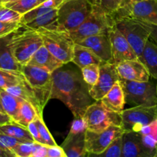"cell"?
I'll use <instances>...</instances> for the list:
<instances>
[{"label": "cell", "instance_id": "6da1fadb", "mask_svg": "<svg viewBox=\"0 0 157 157\" xmlns=\"http://www.w3.org/2000/svg\"><path fill=\"white\" fill-rule=\"evenodd\" d=\"M51 99L62 101L70 109L74 118L82 117L94 100L82 74L74 69L62 67L52 73Z\"/></svg>", "mask_w": 157, "mask_h": 157}, {"label": "cell", "instance_id": "7a4b0ae2", "mask_svg": "<svg viewBox=\"0 0 157 157\" xmlns=\"http://www.w3.org/2000/svg\"><path fill=\"white\" fill-rule=\"evenodd\" d=\"M95 2L93 0H65L58 8V29L71 32L76 29L90 16Z\"/></svg>", "mask_w": 157, "mask_h": 157}, {"label": "cell", "instance_id": "3957f363", "mask_svg": "<svg viewBox=\"0 0 157 157\" xmlns=\"http://www.w3.org/2000/svg\"><path fill=\"white\" fill-rule=\"evenodd\" d=\"M36 31L41 36L43 46L63 64L72 62L75 42L69 32L40 29Z\"/></svg>", "mask_w": 157, "mask_h": 157}, {"label": "cell", "instance_id": "277c9868", "mask_svg": "<svg viewBox=\"0 0 157 157\" xmlns=\"http://www.w3.org/2000/svg\"><path fill=\"white\" fill-rule=\"evenodd\" d=\"M10 46L17 63L25 66L36 51L43 46V42L37 31L26 28L24 31L18 29L13 33Z\"/></svg>", "mask_w": 157, "mask_h": 157}, {"label": "cell", "instance_id": "5b68a950", "mask_svg": "<svg viewBox=\"0 0 157 157\" xmlns=\"http://www.w3.org/2000/svg\"><path fill=\"white\" fill-rule=\"evenodd\" d=\"M114 25L113 16L105 13L98 4L95 3L93 11L86 20L69 34L75 43H77L89 36L108 34L109 30Z\"/></svg>", "mask_w": 157, "mask_h": 157}, {"label": "cell", "instance_id": "8992f818", "mask_svg": "<svg viewBox=\"0 0 157 157\" xmlns=\"http://www.w3.org/2000/svg\"><path fill=\"white\" fill-rule=\"evenodd\" d=\"M114 21L116 28L126 38L140 59L145 45L150 36L148 25L146 22L132 18H120Z\"/></svg>", "mask_w": 157, "mask_h": 157}, {"label": "cell", "instance_id": "52a82bcc", "mask_svg": "<svg viewBox=\"0 0 157 157\" xmlns=\"http://www.w3.org/2000/svg\"><path fill=\"white\" fill-rule=\"evenodd\" d=\"M126 103L134 106L157 105V83L152 81L134 82L120 79Z\"/></svg>", "mask_w": 157, "mask_h": 157}, {"label": "cell", "instance_id": "ba28073f", "mask_svg": "<svg viewBox=\"0 0 157 157\" xmlns=\"http://www.w3.org/2000/svg\"><path fill=\"white\" fill-rule=\"evenodd\" d=\"M21 72L28 85L34 92L40 107L43 109L50 99L52 74L41 68L29 65L22 66Z\"/></svg>", "mask_w": 157, "mask_h": 157}, {"label": "cell", "instance_id": "9c48e42d", "mask_svg": "<svg viewBox=\"0 0 157 157\" xmlns=\"http://www.w3.org/2000/svg\"><path fill=\"white\" fill-rule=\"evenodd\" d=\"M120 113L109 111L100 101H96L86 109L82 118L88 130L101 132L111 126H121Z\"/></svg>", "mask_w": 157, "mask_h": 157}, {"label": "cell", "instance_id": "30bf717a", "mask_svg": "<svg viewBox=\"0 0 157 157\" xmlns=\"http://www.w3.org/2000/svg\"><path fill=\"white\" fill-rule=\"evenodd\" d=\"M120 116L124 132H140L142 128L157 119V105L134 106L123 110Z\"/></svg>", "mask_w": 157, "mask_h": 157}, {"label": "cell", "instance_id": "8fae6325", "mask_svg": "<svg viewBox=\"0 0 157 157\" xmlns=\"http://www.w3.org/2000/svg\"><path fill=\"white\" fill-rule=\"evenodd\" d=\"M112 16L114 20L132 18L157 25V0H143L126 4Z\"/></svg>", "mask_w": 157, "mask_h": 157}, {"label": "cell", "instance_id": "7c38bea8", "mask_svg": "<svg viewBox=\"0 0 157 157\" xmlns=\"http://www.w3.org/2000/svg\"><path fill=\"white\" fill-rule=\"evenodd\" d=\"M124 132L121 126H111L101 132L86 129L85 132V146L89 153L99 154L107 149L118 137Z\"/></svg>", "mask_w": 157, "mask_h": 157}, {"label": "cell", "instance_id": "4fadbf2b", "mask_svg": "<svg viewBox=\"0 0 157 157\" xmlns=\"http://www.w3.org/2000/svg\"><path fill=\"white\" fill-rule=\"evenodd\" d=\"M155 147L143 141L140 132H124L122 135V157H153Z\"/></svg>", "mask_w": 157, "mask_h": 157}, {"label": "cell", "instance_id": "5bb4252c", "mask_svg": "<svg viewBox=\"0 0 157 157\" xmlns=\"http://www.w3.org/2000/svg\"><path fill=\"white\" fill-rule=\"evenodd\" d=\"M119 80H120V78L116 64L106 63L101 65L97 82L90 90V96L95 101L101 100Z\"/></svg>", "mask_w": 157, "mask_h": 157}, {"label": "cell", "instance_id": "9a60e30c", "mask_svg": "<svg viewBox=\"0 0 157 157\" xmlns=\"http://www.w3.org/2000/svg\"><path fill=\"white\" fill-rule=\"evenodd\" d=\"M108 35L111 43L112 63L118 64L126 60L138 59L126 38L115 25L109 30Z\"/></svg>", "mask_w": 157, "mask_h": 157}, {"label": "cell", "instance_id": "2e32d148", "mask_svg": "<svg viewBox=\"0 0 157 157\" xmlns=\"http://www.w3.org/2000/svg\"><path fill=\"white\" fill-rule=\"evenodd\" d=\"M120 79L134 82H147L150 75L145 65L139 59L126 60L116 64Z\"/></svg>", "mask_w": 157, "mask_h": 157}, {"label": "cell", "instance_id": "e0dca14e", "mask_svg": "<svg viewBox=\"0 0 157 157\" xmlns=\"http://www.w3.org/2000/svg\"><path fill=\"white\" fill-rule=\"evenodd\" d=\"M77 44L90 49L103 63H112L111 43L108 34L89 36L78 42Z\"/></svg>", "mask_w": 157, "mask_h": 157}, {"label": "cell", "instance_id": "ac0fdd59", "mask_svg": "<svg viewBox=\"0 0 157 157\" xmlns=\"http://www.w3.org/2000/svg\"><path fill=\"white\" fill-rule=\"evenodd\" d=\"M27 65L41 68L52 74L56 70L63 67L64 64L43 46L36 51Z\"/></svg>", "mask_w": 157, "mask_h": 157}, {"label": "cell", "instance_id": "d6986e66", "mask_svg": "<svg viewBox=\"0 0 157 157\" xmlns=\"http://www.w3.org/2000/svg\"><path fill=\"white\" fill-rule=\"evenodd\" d=\"M100 102L107 110L114 113H121L126 104L125 95L120 80L117 81L113 88L102 98Z\"/></svg>", "mask_w": 157, "mask_h": 157}, {"label": "cell", "instance_id": "ffe728a7", "mask_svg": "<svg viewBox=\"0 0 157 157\" xmlns=\"http://www.w3.org/2000/svg\"><path fill=\"white\" fill-rule=\"evenodd\" d=\"M85 132L68 134L61 145L67 157H86L87 151L85 146Z\"/></svg>", "mask_w": 157, "mask_h": 157}, {"label": "cell", "instance_id": "44dd1931", "mask_svg": "<svg viewBox=\"0 0 157 157\" xmlns=\"http://www.w3.org/2000/svg\"><path fill=\"white\" fill-rule=\"evenodd\" d=\"M13 33L0 38V69L21 72L22 66L13 56L10 46Z\"/></svg>", "mask_w": 157, "mask_h": 157}, {"label": "cell", "instance_id": "7402d4cb", "mask_svg": "<svg viewBox=\"0 0 157 157\" xmlns=\"http://www.w3.org/2000/svg\"><path fill=\"white\" fill-rule=\"evenodd\" d=\"M72 62L80 69L90 65L101 66L105 63L93 51L77 43L74 46Z\"/></svg>", "mask_w": 157, "mask_h": 157}, {"label": "cell", "instance_id": "603a6c76", "mask_svg": "<svg viewBox=\"0 0 157 157\" xmlns=\"http://www.w3.org/2000/svg\"><path fill=\"white\" fill-rule=\"evenodd\" d=\"M5 91L8 92L10 94L21 98L23 100L31 103L36 109L38 115L39 116H43V109L39 105V103L38 102L37 99H36V96L35 95L34 92L30 88V86L28 85V83H27L25 79H24V81L22 83L6 89V90H5Z\"/></svg>", "mask_w": 157, "mask_h": 157}, {"label": "cell", "instance_id": "cb8c5ba5", "mask_svg": "<svg viewBox=\"0 0 157 157\" xmlns=\"http://www.w3.org/2000/svg\"><path fill=\"white\" fill-rule=\"evenodd\" d=\"M0 99L6 114L8 115L14 123H17L23 99L13 96L3 90H0Z\"/></svg>", "mask_w": 157, "mask_h": 157}, {"label": "cell", "instance_id": "d4e9b609", "mask_svg": "<svg viewBox=\"0 0 157 157\" xmlns=\"http://www.w3.org/2000/svg\"><path fill=\"white\" fill-rule=\"evenodd\" d=\"M140 60L145 65L150 76L157 80V45L150 39L146 42Z\"/></svg>", "mask_w": 157, "mask_h": 157}, {"label": "cell", "instance_id": "484cf974", "mask_svg": "<svg viewBox=\"0 0 157 157\" xmlns=\"http://www.w3.org/2000/svg\"><path fill=\"white\" fill-rule=\"evenodd\" d=\"M24 27L36 31L40 29H58V9L51 10L49 13L36 18L34 20L26 24Z\"/></svg>", "mask_w": 157, "mask_h": 157}, {"label": "cell", "instance_id": "4316f807", "mask_svg": "<svg viewBox=\"0 0 157 157\" xmlns=\"http://www.w3.org/2000/svg\"><path fill=\"white\" fill-rule=\"evenodd\" d=\"M0 131L16 139L20 143H34L35 142L29 129L18 123H11L2 125L0 126Z\"/></svg>", "mask_w": 157, "mask_h": 157}, {"label": "cell", "instance_id": "83f0119b", "mask_svg": "<svg viewBox=\"0 0 157 157\" xmlns=\"http://www.w3.org/2000/svg\"><path fill=\"white\" fill-rule=\"evenodd\" d=\"M24 76L21 72L0 69V89L5 90L22 83Z\"/></svg>", "mask_w": 157, "mask_h": 157}, {"label": "cell", "instance_id": "f1b7e54d", "mask_svg": "<svg viewBox=\"0 0 157 157\" xmlns=\"http://www.w3.org/2000/svg\"><path fill=\"white\" fill-rule=\"evenodd\" d=\"M37 116H39L38 115L35 107L29 102L23 100L21 105L19 119L16 123L27 128L32 122L34 121Z\"/></svg>", "mask_w": 157, "mask_h": 157}, {"label": "cell", "instance_id": "f546056e", "mask_svg": "<svg viewBox=\"0 0 157 157\" xmlns=\"http://www.w3.org/2000/svg\"><path fill=\"white\" fill-rule=\"evenodd\" d=\"M45 1L46 0H19L16 2L6 4L4 5V6L12 9L14 11L20 13L22 16L25 13L31 11L33 9L39 6Z\"/></svg>", "mask_w": 157, "mask_h": 157}, {"label": "cell", "instance_id": "4dcf8cb0", "mask_svg": "<svg viewBox=\"0 0 157 157\" xmlns=\"http://www.w3.org/2000/svg\"><path fill=\"white\" fill-rule=\"evenodd\" d=\"M99 65H90L81 69L82 78L90 90L97 82L99 76Z\"/></svg>", "mask_w": 157, "mask_h": 157}, {"label": "cell", "instance_id": "1f68e13d", "mask_svg": "<svg viewBox=\"0 0 157 157\" xmlns=\"http://www.w3.org/2000/svg\"><path fill=\"white\" fill-rule=\"evenodd\" d=\"M86 157H122V136L118 137L102 152L99 154L88 152Z\"/></svg>", "mask_w": 157, "mask_h": 157}, {"label": "cell", "instance_id": "d6a6232c", "mask_svg": "<svg viewBox=\"0 0 157 157\" xmlns=\"http://www.w3.org/2000/svg\"><path fill=\"white\" fill-rule=\"evenodd\" d=\"M35 123L37 125L38 129H39V135L42 139L43 145L46 146H56V143L55 140L51 135L50 132L48 129L47 126L45 124L44 121H43V116H37L35 119Z\"/></svg>", "mask_w": 157, "mask_h": 157}, {"label": "cell", "instance_id": "836d02e7", "mask_svg": "<svg viewBox=\"0 0 157 157\" xmlns=\"http://www.w3.org/2000/svg\"><path fill=\"white\" fill-rule=\"evenodd\" d=\"M126 3V0H99L97 4L105 13L113 16Z\"/></svg>", "mask_w": 157, "mask_h": 157}, {"label": "cell", "instance_id": "e575fe53", "mask_svg": "<svg viewBox=\"0 0 157 157\" xmlns=\"http://www.w3.org/2000/svg\"><path fill=\"white\" fill-rule=\"evenodd\" d=\"M22 15L12 9L2 6L0 8V22H20Z\"/></svg>", "mask_w": 157, "mask_h": 157}, {"label": "cell", "instance_id": "d590c367", "mask_svg": "<svg viewBox=\"0 0 157 157\" xmlns=\"http://www.w3.org/2000/svg\"><path fill=\"white\" fill-rule=\"evenodd\" d=\"M35 143L36 142L19 143L12 149V152L16 155V157H32Z\"/></svg>", "mask_w": 157, "mask_h": 157}, {"label": "cell", "instance_id": "8d00e7d4", "mask_svg": "<svg viewBox=\"0 0 157 157\" xmlns=\"http://www.w3.org/2000/svg\"><path fill=\"white\" fill-rule=\"evenodd\" d=\"M22 27L19 22H0V38L6 36Z\"/></svg>", "mask_w": 157, "mask_h": 157}, {"label": "cell", "instance_id": "74e56055", "mask_svg": "<svg viewBox=\"0 0 157 157\" xmlns=\"http://www.w3.org/2000/svg\"><path fill=\"white\" fill-rule=\"evenodd\" d=\"M20 142L13 138L10 136L6 135L2 131H0V146L7 150L12 151V149L15 147Z\"/></svg>", "mask_w": 157, "mask_h": 157}, {"label": "cell", "instance_id": "f35d334b", "mask_svg": "<svg viewBox=\"0 0 157 157\" xmlns=\"http://www.w3.org/2000/svg\"><path fill=\"white\" fill-rule=\"evenodd\" d=\"M86 122L83 118H75L73 121H72L69 133L78 134L81 133V132H85L86 131Z\"/></svg>", "mask_w": 157, "mask_h": 157}, {"label": "cell", "instance_id": "ab89813d", "mask_svg": "<svg viewBox=\"0 0 157 157\" xmlns=\"http://www.w3.org/2000/svg\"><path fill=\"white\" fill-rule=\"evenodd\" d=\"M46 157H67L64 149L61 146H48Z\"/></svg>", "mask_w": 157, "mask_h": 157}, {"label": "cell", "instance_id": "60d3db41", "mask_svg": "<svg viewBox=\"0 0 157 157\" xmlns=\"http://www.w3.org/2000/svg\"><path fill=\"white\" fill-rule=\"evenodd\" d=\"M27 129H29V132L31 133L32 136H33V140H34V141L36 142V143L43 145L41 137H40V135H39V129H38L37 125L35 123V121L32 122V123L28 126Z\"/></svg>", "mask_w": 157, "mask_h": 157}, {"label": "cell", "instance_id": "b9f144b4", "mask_svg": "<svg viewBox=\"0 0 157 157\" xmlns=\"http://www.w3.org/2000/svg\"><path fill=\"white\" fill-rule=\"evenodd\" d=\"M47 147L48 146H45V145L36 143L32 157H46Z\"/></svg>", "mask_w": 157, "mask_h": 157}, {"label": "cell", "instance_id": "7bdbcfd3", "mask_svg": "<svg viewBox=\"0 0 157 157\" xmlns=\"http://www.w3.org/2000/svg\"><path fill=\"white\" fill-rule=\"evenodd\" d=\"M64 1L65 0H46L43 4H41V6L51 10H54V9H58Z\"/></svg>", "mask_w": 157, "mask_h": 157}, {"label": "cell", "instance_id": "ee69618b", "mask_svg": "<svg viewBox=\"0 0 157 157\" xmlns=\"http://www.w3.org/2000/svg\"><path fill=\"white\" fill-rule=\"evenodd\" d=\"M146 23L148 25V27H149V30H150L149 39H152V41H153V43H155L157 45V25L147 23V22H146Z\"/></svg>", "mask_w": 157, "mask_h": 157}, {"label": "cell", "instance_id": "f6af8a7d", "mask_svg": "<svg viewBox=\"0 0 157 157\" xmlns=\"http://www.w3.org/2000/svg\"><path fill=\"white\" fill-rule=\"evenodd\" d=\"M14 123V122L13 121V120H12L8 115L6 114V113H0V126L8 124V123Z\"/></svg>", "mask_w": 157, "mask_h": 157}, {"label": "cell", "instance_id": "bcb514c9", "mask_svg": "<svg viewBox=\"0 0 157 157\" xmlns=\"http://www.w3.org/2000/svg\"><path fill=\"white\" fill-rule=\"evenodd\" d=\"M0 157H16L12 151L7 150L0 146Z\"/></svg>", "mask_w": 157, "mask_h": 157}, {"label": "cell", "instance_id": "7dc6e473", "mask_svg": "<svg viewBox=\"0 0 157 157\" xmlns=\"http://www.w3.org/2000/svg\"><path fill=\"white\" fill-rule=\"evenodd\" d=\"M19 1V0H2V5L4 6L6 4H8V3H13V2H16Z\"/></svg>", "mask_w": 157, "mask_h": 157}, {"label": "cell", "instance_id": "c3c4849f", "mask_svg": "<svg viewBox=\"0 0 157 157\" xmlns=\"http://www.w3.org/2000/svg\"><path fill=\"white\" fill-rule=\"evenodd\" d=\"M140 1H143V0H126V4L132 3V2H140ZM125 5V6H126Z\"/></svg>", "mask_w": 157, "mask_h": 157}, {"label": "cell", "instance_id": "681fc988", "mask_svg": "<svg viewBox=\"0 0 157 157\" xmlns=\"http://www.w3.org/2000/svg\"><path fill=\"white\" fill-rule=\"evenodd\" d=\"M0 113H5V112H4L3 109H2V104H1V99H0Z\"/></svg>", "mask_w": 157, "mask_h": 157}, {"label": "cell", "instance_id": "f907efd6", "mask_svg": "<svg viewBox=\"0 0 157 157\" xmlns=\"http://www.w3.org/2000/svg\"><path fill=\"white\" fill-rule=\"evenodd\" d=\"M155 154H154L153 157H157V143H156V144H155Z\"/></svg>", "mask_w": 157, "mask_h": 157}, {"label": "cell", "instance_id": "816d5d0a", "mask_svg": "<svg viewBox=\"0 0 157 157\" xmlns=\"http://www.w3.org/2000/svg\"><path fill=\"white\" fill-rule=\"evenodd\" d=\"M93 1L95 2V3H97L98 2V0H93Z\"/></svg>", "mask_w": 157, "mask_h": 157}, {"label": "cell", "instance_id": "f5cc1de1", "mask_svg": "<svg viewBox=\"0 0 157 157\" xmlns=\"http://www.w3.org/2000/svg\"><path fill=\"white\" fill-rule=\"evenodd\" d=\"M2 0H0V4H2Z\"/></svg>", "mask_w": 157, "mask_h": 157}, {"label": "cell", "instance_id": "db71d44e", "mask_svg": "<svg viewBox=\"0 0 157 157\" xmlns=\"http://www.w3.org/2000/svg\"><path fill=\"white\" fill-rule=\"evenodd\" d=\"M2 4H0V8H1V7H2Z\"/></svg>", "mask_w": 157, "mask_h": 157}, {"label": "cell", "instance_id": "11a10c76", "mask_svg": "<svg viewBox=\"0 0 157 157\" xmlns=\"http://www.w3.org/2000/svg\"><path fill=\"white\" fill-rule=\"evenodd\" d=\"M0 90H2V89H0Z\"/></svg>", "mask_w": 157, "mask_h": 157}, {"label": "cell", "instance_id": "9f6ffc18", "mask_svg": "<svg viewBox=\"0 0 157 157\" xmlns=\"http://www.w3.org/2000/svg\"><path fill=\"white\" fill-rule=\"evenodd\" d=\"M98 2H99V0H98ZM97 3H98V2H97ZM97 3H96V4H97Z\"/></svg>", "mask_w": 157, "mask_h": 157}]
</instances>
